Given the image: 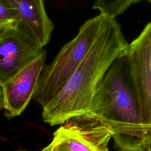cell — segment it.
Returning a JSON list of instances; mask_svg holds the SVG:
<instances>
[{
    "mask_svg": "<svg viewBox=\"0 0 151 151\" xmlns=\"http://www.w3.org/2000/svg\"><path fill=\"white\" fill-rule=\"evenodd\" d=\"M109 18L100 14L86 21L77 35L63 47L54 60L44 65L32 97L42 107L57 95L83 61Z\"/></svg>",
    "mask_w": 151,
    "mask_h": 151,
    "instance_id": "3957f363",
    "label": "cell"
},
{
    "mask_svg": "<svg viewBox=\"0 0 151 151\" xmlns=\"http://www.w3.org/2000/svg\"><path fill=\"white\" fill-rule=\"evenodd\" d=\"M129 44L114 18H109L88 54L57 95L42 107L44 121L63 124L90 113L96 90L113 62L125 54Z\"/></svg>",
    "mask_w": 151,
    "mask_h": 151,
    "instance_id": "6da1fadb",
    "label": "cell"
},
{
    "mask_svg": "<svg viewBox=\"0 0 151 151\" xmlns=\"http://www.w3.org/2000/svg\"><path fill=\"white\" fill-rule=\"evenodd\" d=\"M137 151H151V134L143 140Z\"/></svg>",
    "mask_w": 151,
    "mask_h": 151,
    "instance_id": "8fae6325",
    "label": "cell"
},
{
    "mask_svg": "<svg viewBox=\"0 0 151 151\" xmlns=\"http://www.w3.org/2000/svg\"><path fill=\"white\" fill-rule=\"evenodd\" d=\"M4 97H3V94H2V91L1 83H0V110L2 109H4Z\"/></svg>",
    "mask_w": 151,
    "mask_h": 151,
    "instance_id": "7c38bea8",
    "label": "cell"
},
{
    "mask_svg": "<svg viewBox=\"0 0 151 151\" xmlns=\"http://www.w3.org/2000/svg\"><path fill=\"white\" fill-rule=\"evenodd\" d=\"M127 57L143 122L151 131V22L129 44Z\"/></svg>",
    "mask_w": 151,
    "mask_h": 151,
    "instance_id": "5b68a950",
    "label": "cell"
},
{
    "mask_svg": "<svg viewBox=\"0 0 151 151\" xmlns=\"http://www.w3.org/2000/svg\"><path fill=\"white\" fill-rule=\"evenodd\" d=\"M45 59L46 51L43 50L35 59L1 84L7 118L19 115L28 106L35 91Z\"/></svg>",
    "mask_w": 151,
    "mask_h": 151,
    "instance_id": "8992f818",
    "label": "cell"
},
{
    "mask_svg": "<svg viewBox=\"0 0 151 151\" xmlns=\"http://www.w3.org/2000/svg\"><path fill=\"white\" fill-rule=\"evenodd\" d=\"M150 1H151V0H150Z\"/></svg>",
    "mask_w": 151,
    "mask_h": 151,
    "instance_id": "9a60e30c",
    "label": "cell"
},
{
    "mask_svg": "<svg viewBox=\"0 0 151 151\" xmlns=\"http://www.w3.org/2000/svg\"><path fill=\"white\" fill-rule=\"evenodd\" d=\"M140 0H96L93 8L99 10L101 14L114 18L123 13L130 5Z\"/></svg>",
    "mask_w": 151,
    "mask_h": 151,
    "instance_id": "9c48e42d",
    "label": "cell"
},
{
    "mask_svg": "<svg viewBox=\"0 0 151 151\" xmlns=\"http://www.w3.org/2000/svg\"><path fill=\"white\" fill-rule=\"evenodd\" d=\"M15 17V29L35 45L43 48L50 41L54 24L44 0H3Z\"/></svg>",
    "mask_w": 151,
    "mask_h": 151,
    "instance_id": "52a82bcc",
    "label": "cell"
},
{
    "mask_svg": "<svg viewBox=\"0 0 151 151\" xmlns=\"http://www.w3.org/2000/svg\"><path fill=\"white\" fill-rule=\"evenodd\" d=\"M112 137L108 127L90 113L67 120L41 151H109Z\"/></svg>",
    "mask_w": 151,
    "mask_h": 151,
    "instance_id": "277c9868",
    "label": "cell"
},
{
    "mask_svg": "<svg viewBox=\"0 0 151 151\" xmlns=\"http://www.w3.org/2000/svg\"><path fill=\"white\" fill-rule=\"evenodd\" d=\"M90 113L108 127L118 151H137L151 134L143 122L127 52L113 62L100 81Z\"/></svg>",
    "mask_w": 151,
    "mask_h": 151,
    "instance_id": "7a4b0ae2",
    "label": "cell"
},
{
    "mask_svg": "<svg viewBox=\"0 0 151 151\" xmlns=\"http://www.w3.org/2000/svg\"><path fill=\"white\" fill-rule=\"evenodd\" d=\"M17 21L3 0H0V32L9 29H15Z\"/></svg>",
    "mask_w": 151,
    "mask_h": 151,
    "instance_id": "30bf717a",
    "label": "cell"
},
{
    "mask_svg": "<svg viewBox=\"0 0 151 151\" xmlns=\"http://www.w3.org/2000/svg\"><path fill=\"white\" fill-rule=\"evenodd\" d=\"M43 50L15 29L0 32V82L8 80L35 59Z\"/></svg>",
    "mask_w": 151,
    "mask_h": 151,
    "instance_id": "ba28073f",
    "label": "cell"
},
{
    "mask_svg": "<svg viewBox=\"0 0 151 151\" xmlns=\"http://www.w3.org/2000/svg\"><path fill=\"white\" fill-rule=\"evenodd\" d=\"M16 151H34V150H24V149H19V150H17Z\"/></svg>",
    "mask_w": 151,
    "mask_h": 151,
    "instance_id": "4fadbf2b",
    "label": "cell"
},
{
    "mask_svg": "<svg viewBox=\"0 0 151 151\" xmlns=\"http://www.w3.org/2000/svg\"><path fill=\"white\" fill-rule=\"evenodd\" d=\"M0 83H1V82H0Z\"/></svg>",
    "mask_w": 151,
    "mask_h": 151,
    "instance_id": "5bb4252c",
    "label": "cell"
}]
</instances>
